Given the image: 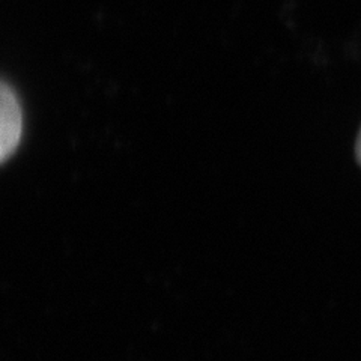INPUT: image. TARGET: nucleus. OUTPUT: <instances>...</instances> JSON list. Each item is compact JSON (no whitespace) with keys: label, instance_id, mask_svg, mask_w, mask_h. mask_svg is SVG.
<instances>
[{"label":"nucleus","instance_id":"nucleus-1","mask_svg":"<svg viewBox=\"0 0 361 361\" xmlns=\"http://www.w3.org/2000/svg\"><path fill=\"white\" fill-rule=\"evenodd\" d=\"M0 157L5 163L16 152L23 133V111L16 90L2 83L0 92Z\"/></svg>","mask_w":361,"mask_h":361},{"label":"nucleus","instance_id":"nucleus-2","mask_svg":"<svg viewBox=\"0 0 361 361\" xmlns=\"http://www.w3.org/2000/svg\"><path fill=\"white\" fill-rule=\"evenodd\" d=\"M355 154H357V160L361 164V130L358 134V139H357V146H355Z\"/></svg>","mask_w":361,"mask_h":361}]
</instances>
